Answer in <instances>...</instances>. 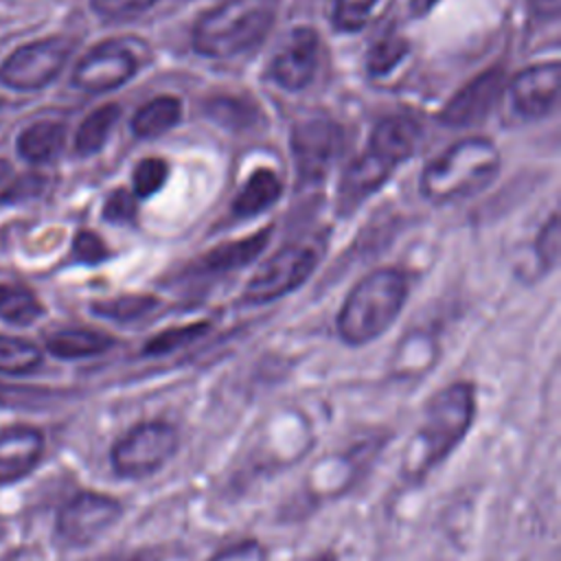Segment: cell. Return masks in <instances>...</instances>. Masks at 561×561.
I'll return each mask as SVG.
<instances>
[{"label": "cell", "instance_id": "obj_40", "mask_svg": "<svg viewBox=\"0 0 561 561\" xmlns=\"http://www.w3.org/2000/svg\"><path fill=\"white\" fill-rule=\"evenodd\" d=\"M313 561H335V557H333V554H320V557L313 559Z\"/></svg>", "mask_w": 561, "mask_h": 561}, {"label": "cell", "instance_id": "obj_14", "mask_svg": "<svg viewBox=\"0 0 561 561\" xmlns=\"http://www.w3.org/2000/svg\"><path fill=\"white\" fill-rule=\"evenodd\" d=\"M394 167L386 162L381 156L373 153L370 149L362 153L344 173L340 184V206L342 210H353L362 204L368 195L379 191L386 180L392 175Z\"/></svg>", "mask_w": 561, "mask_h": 561}, {"label": "cell", "instance_id": "obj_17", "mask_svg": "<svg viewBox=\"0 0 561 561\" xmlns=\"http://www.w3.org/2000/svg\"><path fill=\"white\" fill-rule=\"evenodd\" d=\"M267 237H270V230H261L252 237L230 241V243H221L219 248L206 252L197 261L195 270L199 274H224V272H232L237 267H243L250 261H254L256 254L265 248Z\"/></svg>", "mask_w": 561, "mask_h": 561}, {"label": "cell", "instance_id": "obj_5", "mask_svg": "<svg viewBox=\"0 0 561 561\" xmlns=\"http://www.w3.org/2000/svg\"><path fill=\"white\" fill-rule=\"evenodd\" d=\"M178 449L173 425L147 421L131 427L112 449V467L118 476L142 478L162 469Z\"/></svg>", "mask_w": 561, "mask_h": 561}, {"label": "cell", "instance_id": "obj_15", "mask_svg": "<svg viewBox=\"0 0 561 561\" xmlns=\"http://www.w3.org/2000/svg\"><path fill=\"white\" fill-rule=\"evenodd\" d=\"M44 438L33 427H11L0 434V482L26 476L39 460Z\"/></svg>", "mask_w": 561, "mask_h": 561}, {"label": "cell", "instance_id": "obj_30", "mask_svg": "<svg viewBox=\"0 0 561 561\" xmlns=\"http://www.w3.org/2000/svg\"><path fill=\"white\" fill-rule=\"evenodd\" d=\"M559 217L557 213L550 215V219L543 224V228L537 234L535 252L543 265V270H552L559 263Z\"/></svg>", "mask_w": 561, "mask_h": 561}, {"label": "cell", "instance_id": "obj_6", "mask_svg": "<svg viewBox=\"0 0 561 561\" xmlns=\"http://www.w3.org/2000/svg\"><path fill=\"white\" fill-rule=\"evenodd\" d=\"M316 263L318 254L311 245L289 243L280 248L252 274L243 291V302L265 305L298 289L309 278Z\"/></svg>", "mask_w": 561, "mask_h": 561}, {"label": "cell", "instance_id": "obj_28", "mask_svg": "<svg viewBox=\"0 0 561 561\" xmlns=\"http://www.w3.org/2000/svg\"><path fill=\"white\" fill-rule=\"evenodd\" d=\"M379 0H335L333 24L340 31H359L373 15V9Z\"/></svg>", "mask_w": 561, "mask_h": 561}, {"label": "cell", "instance_id": "obj_36", "mask_svg": "<svg viewBox=\"0 0 561 561\" xmlns=\"http://www.w3.org/2000/svg\"><path fill=\"white\" fill-rule=\"evenodd\" d=\"M42 178H24V180H20L18 184H13V191L11 193H7L4 197H9V199H22L24 195H33V193H37L39 188H42Z\"/></svg>", "mask_w": 561, "mask_h": 561}, {"label": "cell", "instance_id": "obj_10", "mask_svg": "<svg viewBox=\"0 0 561 561\" xmlns=\"http://www.w3.org/2000/svg\"><path fill=\"white\" fill-rule=\"evenodd\" d=\"M121 517V504L101 493H79L59 513V535L75 546H85Z\"/></svg>", "mask_w": 561, "mask_h": 561}, {"label": "cell", "instance_id": "obj_13", "mask_svg": "<svg viewBox=\"0 0 561 561\" xmlns=\"http://www.w3.org/2000/svg\"><path fill=\"white\" fill-rule=\"evenodd\" d=\"M502 83V68H491L478 75L447 101V105L440 112V123L449 127H467L482 121L495 105Z\"/></svg>", "mask_w": 561, "mask_h": 561}, {"label": "cell", "instance_id": "obj_3", "mask_svg": "<svg viewBox=\"0 0 561 561\" xmlns=\"http://www.w3.org/2000/svg\"><path fill=\"white\" fill-rule=\"evenodd\" d=\"M408 283L401 272L381 267L364 276L346 296L337 313V333L351 346L377 340L401 313Z\"/></svg>", "mask_w": 561, "mask_h": 561}, {"label": "cell", "instance_id": "obj_4", "mask_svg": "<svg viewBox=\"0 0 561 561\" xmlns=\"http://www.w3.org/2000/svg\"><path fill=\"white\" fill-rule=\"evenodd\" d=\"M274 11L256 0H226L193 26V48L202 57L230 59L256 46L272 28Z\"/></svg>", "mask_w": 561, "mask_h": 561}, {"label": "cell", "instance_id": "obj_19", "mask_svg": "<svg viewBox=\"0 0 561 561\" xmlns=\"http://www.w3.org/2000/svg\"><path fill=\"white\" fill-rule=\"evenodd\" d=\"M66 127L57 121H37L18 136V153L28 162H46L59 153Z\"/></svg>", "mask_w": 561, "mask_h": 561}, {"label": "cell", "instance_id": "obj_29", "mask_svg": "<svg viewBox=\"0 0 561 561\" xmlns=\"http://www.w3.org/2000/svg\"><path fill=\"white\" fill-rule=\"evenodd\" d=\"M208 329L206 322H197V324H188V327H178V329H169L156 337L149 340L147 344V353L151 355H160V353H169L178 346H184L188 342H193L195 337H199L204 331Z\"/></svg>", "mask_w": 561, "mask_h": 561}, {"label": "cell", "instance_id": "obj_22", "mask_svg": "<svg viewBox=\"0 0 561 561\" xmlns=\"http://www.w3.org/2000/svg\"><path fill=\"white\" fill-rule=\"evenodd\" d=\"M118 114H121V107L116 103H105V105L96 107L94 112H90L83 118V123L79 125L77 136H75L77 153H81V156L96 153L105 145L112 127L118 121Z\"/></svg>", "mask_w": 561, "mask_h": 561}, {"label": "cell", "instance_id": "obj_38", "mask_svg": "<svg viewBox=\"0 0 561 561\" xmlns=\"http://www.w3.org/2000/svg\"><path fill=\"white\" fill-rule=\"evenodd\" d=\"M438 0H410V9L414 15H425L432 11V7L436 4Z\"/></svg>", "mask_w": 561, "mask_h": 561}, {"label": "cell", "instance_id": "obj_12", "mask_svg": "<svg viewBox=\"0 0 561 561\" xmlns=\"http://www.w3.org/2000/svg\"><path fill=\"white\" fill-rule=\"evenodd\" d=\"M318 68V35L309 26L291 31L285 46L276 53L270 77L283 90L296 92L311 83Z\"/></svg>", "mask_w": 561, "mask_h": 561}, {"label": "cell", "instance_id": "obj_9", "mask_svg": "<svg viewBox=\"0 0 561 561\" xmlns=\"http://www.w3.org/2000/svg\"><path fill=\"white\" fill-rule=\"evenodd\" d=\"M138 70L136 57L116 42H105L81 57L72 72V83L83 92H107L134 77Z\"/></svg>", "mask_w": 561, "mask_h": 561}, {"label": "cell", "instance_id": "obj_39", "mask_svg": "<svg viewBox=\"0 0 561 561\" xmlns=\"http://www.w3.org/2000/svg\"><path fill=\"white\" fill-rule=\"evenodd\" d=\"M7 175H9V162L0 158V182H2Z\"/></svg>", "mask_w": 561, "mask_h": 561}, {"label": "cell", "instance_id": "obj_27", "mask_svg": "<svg viewBox=\"0 0 561 561\" xmlns=\"http://www.w3.org/2000/svg\"><path fill=\"white\" fill-rule=\"evenodd\" d=\"M169 178V164L162 158H145L136 164L131 184L136 197H149L158 193Z\"/></svg>", "mask_w": 561, "mask_h": 561}, {"label": "cell", "instance_id": "obj_35", "mask_svg": "<svg viewBox=\"0 0 561 561\" xmlns=\"http://www.w3.org/2000/svg\"><path fill=\"white\" fill-rule=\"evenodd\" d=\"M210 561H265V550L259 541L248 539L219 550Z\"/></svg>", "mask_w": 561, "mask_h": 561}, {"label": "cell", "instance_id": "obj_41", "mask_svg": "<svg viewBox=\"0 0 561 561\" xmlns=\"http://www.w3.org/2000/svg\"><path fill=\"white\" fill-rule=\"evenodd\" d=\"M4 107H7V105H4V101H0V118H2V112H4Z\"/></svg>", "mask_w": 561, "mask_h": 561}, {"label": "cell", "instance_id": "obj_25", "mask_svg": "<svg viewBox=\"0 0 561 561\" xmlns=\"http://www.w3.org/2000/svg\"><path fill=\"white\" fill-rule=\"evenodd\" d=\"M408 53V42L399 35H386L373 44L370 53L366 55V68L373 77L388 75Z\"/></svg>", "mask_w": 561, "mask_h": 561}, {"label": "cell", "instance_id": "obj_7", "mask_svg": "<svg viewBox=\"0 0 561 561\" xmlns=\"http://www.w3.org/2000/svg\"><path fill=\"white\" fill-rule=\"evenodd\" d=\"M70 53L72 44L64 37H50L44 42L20 46L0 66V83L13 90L44 88L59 75Z\"/></svg>", "mask_w": 561, "mask_h": 561}, {"label": "cell", "instance_id": "obj_2", "mask_svg": "<svg viewBox=\"0 0 561 561\" xmlns=\"http://www.w3.org/2000/svg\"><path fill=\"white\" fill-rule=\"evenodd\" d=\"M500 171V153L489 138L454 142L421 173V193L432 204H449L486 188Z\"/></svg>", "mask_w": 561, "mask_h": 561}, {"label": "cell", "instance_id": "obj_18", "mask_svg": "<svg viewBox=\"0 0 561 561\" xmlns=\"http://www.w3.org/2000/svg\"><path fill=\"white\" fill-rule=\"evenodd\" d=\"M283 193V184L272 169H256L241 193L234 197L232 213L237 217H254L267 210Z\"/></svg>", "mask_w": 561, "mask_h": 561}, {"label": "cell", "instance_id": "obj_11", "mask_svg": "<svg viewBox=\"0 0 561 561\" xmlns=\"http://www.w3.org/2000/svg\"><path fill=\"white\" fill-rule=\"evenodd\" d=\"M561 83L559 61L535 64L517 72L508 85V96L515 114L526 121L543 118L557 105Z\"/></svg>", "mask_w": 561, "mask_h": 561}, {"label": "cell", "instance_id": "obj_31", "mask_svg": "<svg viewBox=\"0 0 561 561\" xmlns=\"http://www.w3.org/2000/svg\"><path fill=\"white\" fill-rule=\"evenodd\" d=\"M254 112L248 110L245 101L239 99H215L208 103V116L219 121L224 127H241L248 125V118Z\"/></svg>", "mask_w": 561, "mask_h": 561}, {"label": "cell", "instance_id": "obj_24", "mask_svg": "<svg viewBox=\"0 0 561 561\" xmlns=\"http://www.w3.org/2000/svg\"><path fill=\"white\" fill-rule=\"evenodd\" d=\"M42 362V353L35 344L20 340V337H7L0 335V373H28Z\"/></svg>", "mask_w": 561, "mask_h": 561}, {"label": "cell", "instance_id": "obj_20", "mask_svg": "<svg viewBox=\"0 0 561 561\" xmlns=\"http://www.w3.org/2000/svg\"><path fill=\"white\" fill-rule=\"evenodd\" d=\"M182 103L175 96H158L145 103L131 118V131L138 138H156L167 134L171 127L180 123Z\"/></svg>", "mask_w": 561, "mask_h": 561}, {"label": "cell", "instance_id": "obj_37", "mask_svg": "<svg viewBox=\"0 0 561 561\" xmlns=\"http://www.w3.org/2000/svg\"><path fill=\"white\" fill-rule=\"evenodd\" d=\"M528 4L541 18H557L561 11V0H528Z\"/></svg>", "mask_w": 561, "mask_h": 561}, {"label": "cell", "instance_id": "obj_16", "mask_svg": "<svg viewBox=\"0 0 561 561\" xmlns=\"http://www.w3.org/2000/svg\"><path fill=\"white\" fill-rule=\"evenodd\" d=\"M421 142V127L410 116H388L377 123L370 136V151L397 167L412 158Z\"/></svg>", "mask_w": 561, "mask_h": 561}, {"label": "cell", "instance_id": "obj_33", "mask_svg": "<svg viewBox=\"0 0 561 561\" xmlns=\"http://www.w3.org/2000/svg\"><path fill=\"white\" fill-rule=\"evenodd\" d=\"M103 217L110 224H129L136 217V195L125 188H116L107 195L103 206Z\"/></svg>", "mask_w": 561, "mask_h": 561}, {"label": "cell", "instance_id": "obj_32", "mask_svg": "<svg viewBox=\"0 0 561 561\" xmlns=\"http://www.w3.org/2000/svg\"><path fill=\"white\" fill-rule=\"evenodd\" d=\"M156 0H90L92 9L107 20H127L145 13Z\"/></svg>", "mask_w": 561, "mask_h": 561}, {"label": "cell", "instance_id": "obj_8", "mask_svg": "<svg viewBox=\"0 0 561 561\" xmlns=\"http://www.w3.org/2000/svg\"><path fill=\"white\" fill-rule=\"evenodd\" d=\"M344 131L327 116L300 121L291 131V151L302 182L320 180L342 153Z\"/></svg>", "mask_w": 561, "mask_h": 561}, {"label": "cell", "instance_id": "obj_26", "mask_svg": "<svg viewBox=\"0 0 561 561\" xmlns=\"http://www.w3.org/2000/svg\"><path fill=\"white\" fill-rule=\"evenodd\" d=\"M156 307V298L151 296H121L107 302H96L94 305V313L103 316V318H112L118 322H129L136 320L145 313H149Z\"/></svg>", "mask_w": 561, "mask_h": 561}, {"label": "cell", "instance_id": "obj_34", "mask_svg": "<svg viewBox=\"0 0 561 561\" xmlns=\"http://www.w3.org/2000/svg\"><path fill=\"white\" fill-rule=\"evenodd\" d=\"M72 250H75V256L88 265H94V263H101L107 259V245L101 241L99 234H94L90 230L77 232Z\"/></svg>", "mask_w": 561, "mask_h": 561}, {"label": "cell", "instance_id": "obj_23", "mask_svg": "<svg viewBox=\"0 0 561 561\" xmlns=\"http://www.w3.org/2000/svg\"><path fill=\"white\" fill-rule=\"evenodd\" d=\"M42 316V305L35 294L11 278H0V318L13 324H28Z\"/></svg>", "mask_w": 561, "mask_h": 561}, {"label": "cell", "instance_id": "obj_21", "mask_svg": "<svg viewBox=\"0 0 561 561\" xmlns=\"http://www.w3.org/2000/svg\"><path fill=\"white\" fill-rule=\"evenodd\" d=\"M114 344V340L105 333L90 331V329H64L53 333L46 340V348L64 359H77L88 355H99L107 351Z\"/></svg>", "mask_w": 561, "mask_h": 561}, {"label": "cell", "instance_id": "obj_1", "mask_svg": "<svg viewBox=\"0 0 561 561\" xmlns=\"http://www.w3.org/2000/svg\"><path fill=\"white\" fill-rule=\"evenodd\" d=\"M476 416V388L469 381H456L436 392L412 434L403 454L401 473L408 480H423L440 465L465 438Z\"/></svg>", "mask_w": 561, "mask_h": 561}]
</instances>
